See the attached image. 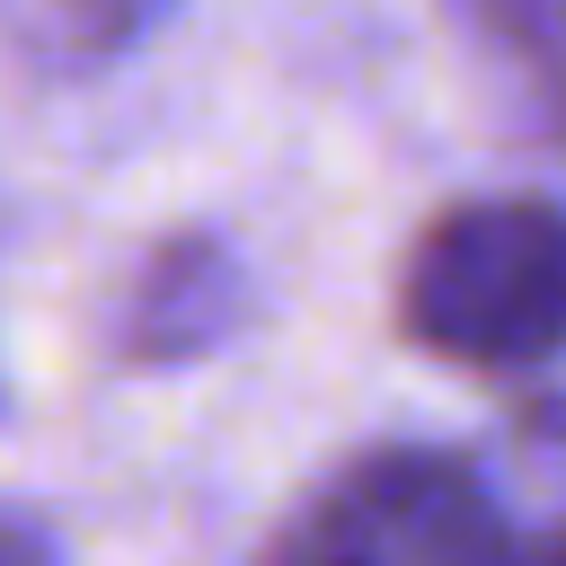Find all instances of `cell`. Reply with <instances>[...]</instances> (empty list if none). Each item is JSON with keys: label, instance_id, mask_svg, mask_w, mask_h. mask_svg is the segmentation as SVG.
Masks as SVG:
<instances>
[{"label": "cell", "instance_id": "cell-1", "mask_svg": "<svg viewBox=\"0 0 566 566\" xmlns=\"http://www.w3.org/2000/svg\"><path fill=\"white\" fill-rule=\"evenodd\" d=\"M398 336L460 371H531L566 354V203L460 195L398 265Z\"/></svg>", "mask_w": 566, "mask_h": 566}, {"label": "cell", "instance_id": "cell-6", "mask_svg": "<svg viewBox=\"0 0 566 566\" xmlns=\"http://www.w3.org/2000/svg\"><path fill=\"white\" fill-rule=\"evenodd\" d=\"M0 566H71L53 548V531H35L27 513H0Z\"/></svg>", "mask_w": 566, "mask_h": 566}, {"label": "cell", "instance_id": "cell-3", "mask_svg": "<svg viewBox=\"0 0 566 566\" xmlns=\"http://www.w3.org/2000/svg\"><path fill=\"white\" fill-rule=\"evenodd\" d=\"M248 327V265L230 239L212 230H177L142 256V274L124 283V310H115V354L142 363V371H168V363H203L221 354L230 336Z\"/></svg>", "mask_w": 566, "mask_h": 566}, {"label": "cell", "instance_id": "cell-5", "mask_svg": "<svg viewBox=\"0 0 566 566\" xmlns=\"http://www.w3.org/2000/svg\"><path fill=\"white\" fill-rule=\"evenodd\" d=\"M168 18V0H44V27L71 53H124L133 35H150Z\"/></svg>", "mask_w": 566, "mask_h": 566}, {"label": "cell", "instance_id": "cell-7", "mask_svg": "<svg viewBox=\"0 0 566 566\" xmlns=\"http://www.w3.org/2000/svg\"><path fill=\"white\" fill-rule=\"evenodd\" d=\"M513 566H566V522H548V531H539V539H531Z\"/></svg>", "mask_w": 566, "mask_h": 566}, {"label": "cell", "instance_id": "cell-4", "mask_svg": "<svg viewBox=\"0 0 566 566\" xmlns=\"http://www.w3.org/2000/svg\"><path fill=\"white\" fill-rule=\"evenodd\" d=\"M486 62L513 80L531 124L566 150V0H460Z\"/></svg>", "mask_w": 566, "mask_h": 566}, {"label": "cell", "instance_id": "cell-2", "mask_svg": "<svg viewBox=\"0 0 566 566\" xmlns=\"http://www.w3.org/2000/svg\"><path fill=\"white\" fill-rule=\"evenodd\" d=\"M495 486L433 442H380L345 460L265 548V566H513Z\"/></svg>", "mask_w": 566, "mask_h": 566}]
</instances>
